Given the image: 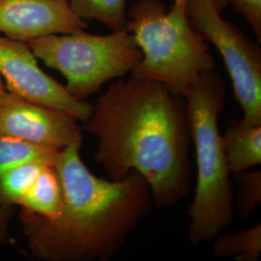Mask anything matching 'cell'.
I'll return each mask as SVG.
<instances>
[{"label":"cell","instance_id":"obj_1","mask_svg":"<svg viewBox=\"0 0 261 261\" xmlns=\"http://www.w3.org/2000/svg\"><path fill=\"white\" fill-rule=\"evenodd\" d=\"M84 123V130L98 140L94 159L110 180L139 173L159 208L186 197L192 181L191 135L183 97L130 75L111 84Z\"/></svg>","mask_w":261,"mask_h":261},{"label":"cell","instance_id":"obj_2","mask_svg":"<svg viewBox=\"0 0 261 261\" xmlns=\"http://www.w3.org/2000/svg\"><path fill=\"white\" fill-rule=\"evenodd\" d=\"M82 142L60 150L55 165L63 195L59 215L48 219L20 209L29 251L39 260H112L153 205L139 173L118 181L94 175L81 157Z\"/></svg>","mask_w":261,"mask_h":261},{"label":"cell","instance_id":"obj_3","mask_svg":"<svg viewBox=\"0 0 261 261\" xmlns=\"http://www.w3.org/2000/svg\"><path fill=\"white\" fill-rule=\"evenodd\" d=\"M196 159L195 195L188 209V239L194 246L213 240L233 222L231 171L219 129L225 87L214 70L199 76L183 96Z\"/></svg>","mask_w":261,"mask_h":261},{"label":"cell","instance_id":"obj_4","mask_svg":"<svg viewBox=\"0 0 261 261\" xmlns=\"http://www.w3.org/2000/svg\"><path fill=\"white\" fill-rule=\"evenodd\" d=\"M187 1H173L167 9L161 0H139L128 12L126 27L142 54L132 75L163 84L180 97L216 65L189 19Z\"/></svg>","mask_w":261,"mask_h":261},{"label":"cell","instance_id":"obj_5","mask_svg":"<svg viewBox=\"0 0 261 261\" xmlns=\"http://www.w3.org/2000/svg\"><path fill=\"white\" fill-rule=\"evenodd\" d=\"M39 59L66 79V88L84 101L108 82L124 76L140 63L142 54L127 29L107 35L84 30L53 34L25 42Z\"/></svg>","mask_w":261,"mask_h":261},{"label":"cell","instance_id":"obj_6","mask_svg":"<svg viewBox=\"0 0 261 261\" xmlns=\"http://www.w3.org/2000/svg\"><path fill=\"white\" fill-rule=\"evenodd\" d=\"M187 12L196 31L223 57L243 119L261 125L260 46L224 19L208 0H188Z\"/></svg>","mask_w":261,"mask_h":261},{"label":"cell","instance_id":"obj_7","mask_svg":"<svg viewBox=\"0 0 261 261\" xmlns=\"http://www.w3.org/2000/svg\"><path fill=\"white\" fill-rule=\"evenodd\" d=\"M0 75L9 92L31 102L67 112L84 123L92 113V105L75 98L39 67L25 42L0 36Z\"/></svg>","mask_w":261,"mask_h":261},{"label":"cell","instance_id":"obj_8","mask_svg":"<svg viewBox=\"0 0 261 261\" xmlns=\"http://www.w3.org/2000/svg\"><path fill=\"white\" fill-rule=\"evenodd\" d=\"M77 119L69 113L11 93L0 95V133L61 150L83 139Z\"/></svg>","mask_w":261,"mask_h":261},{"label":"cell","instance_id":"obj_9","mask_svg":"<svg viewBox=\"0 0 261 261\" xmlns=\"http://www.w3.org/2000/svg\"><path fill=\"white\" fill-rule=\"evenodd\" d=\"M86 28L68 0H0V33L10 39L27 42Z\"/></svg>","mask_w":261,"mask_h":261},{"label":"cell","instance_id":"obj_10","mask_svg":"<svg viewBox=\"0 0 261 261\" xmlns=\"http://www.w3.org/2000/svg\"><path fill=\"white\" fill-rule=\"evenodd\" d=\"M231 174L250 170L261 164V125L231 119L222 135Z\"/></svg>","mask_w":261,"mask_h":261},{"label":"cell","instance_id":"obj_11","mask_svg":"<svg viewBox=\"0 0 261 261\" xmlns=\"http://www.w3.org/2000/svg\"><path fill=\"white\" fill-rule=\"evenodd\" d=\"M63 195L55 165H47L21 198L19 205L35 214L53 219L62 208Z\"/></svg>","mask_w":261,"mask_h":261},{"label":"cell","instance_id":"obj_12","mask_svg":"<svg viewBox=\"0 0 261 261\" xmlns=\"http://www.w3.org/2000/svg\"><path fill=\"white\" fill-rule=\"evenodd\" d=\"M60 150L37 145L0 133V176L28 163L56 165Z\"/></svg>","mask_w":261,"mask_h":261},{"label":"cell","instance_id":"obj_13","mask_svg":"<svg viewBox=\"0 0 261 261\" xmlns=\"http://www.w3.org/2000/svg\"><path fill=\"white\" fill-rule=\"evenodd\" d=\"M212 252L218 258L233 257L236 261H258L261 256V224L214 238Z\"/></svg>","mask_w":261,"mask_h":261},{"label":"cell","instance_id":"obj_14","mask_svg":"<svg viewBox=\"0 0 261 261\" xmlns=\"http://www.w3.org/2000/svg\"><path fill=\"white\" fill-rule=\"evenodd\" d=\"M75 15L84 19H96L112 31L126 29L127 0H68Z\"/></svg>","mask_w":261,"mask_h":261},{"label":"cell","instance_id":"obj_15","mask_svg":"<svg viewBox=\"0 0 261 261\" xmlns=\"http://www.w3.org/2000/svg\"><path fill=\"white\" fill-rule=\"evenodd\" d=\"M49 164L28 163L11 168L0 176V202L19 205L43 168Z\"/></svg>","mask_w":261,"mask_h":261},{"label":"cell","instance_id":"obj_16","mask_svg":"<svg viewBox=\"0 0 261 261\" xmlns=\"http://www.w3.org/2000/svg\"><path fill=\"white\" fill-rule=\"evenodd\" d=\"M238 186L236 208L243 220H248L256 206L261 203V171H243L232 174Z\"/></svg>","mask_w":261,"mask_h":261},{"label":"cell","instance_id":"obj_17","mask_svg":"<svg viewBox=\"0 0 261 261\" xmlns=\"http://www.w3.org/2000/svg\"><path fill=\"white\" fill-rule=\"evenodd\" d=\"M251 25L254 34L261 39V0H229Z\"/></svg>","mask_w":261,"mask_h":261},{"label":"cell","instance_id":"obj_18","mask_svg":"<svg viewBox=\"0 0 261 261\" xmlns=\"http://www.w3.org/2000/svg\"><path fill=\"white\" fill-rule=\"evenodd\" d=\"M7 205L0 202V240L5 241L7 238V223H8V209Z\"/></svg>","mask_w":261,"mask_h":261},{"label":"cell","instance_id":"obj_19","mask_svg":"<svg viewBox=\"0 0 261 261\" xmlns=\"http://www.w3.org/2000/svg\"><path fill=\"white\" fill-rule=\"evenodd\" d=\"M211 4H213L215 7L220 11L226 7L227 4H229V0H208Z\"/></svg>","mask_w":261,"mask_h":261},{"label":"cell","instance_id":"obj_20","mask_svg":"<svg viewBox=\"0 0 261 261\" xmlns=\"http://www.w3.org/2000/svg\"><path fill=\"white\" fill-rule=\"evenodd\" d=\"M4 90H6V87H5V84H4L3 79H2L1 75H0V95L2 94V92H3Z\"/></svg>","mask_w":261,"mask_h":261},{"label":"cell","instance_id":"obj_21","mask_svg":"<svg viewBox=\"0 0 261 261\" xmlns=\"http://www.w3.org/2000/svg\"><path fill=\"white\" fill-rule=\"evenodd\" d=\"M173 1H178V0H173Z\"/></svg>","mask_w":261,"mask_h":261}]
</instances>
